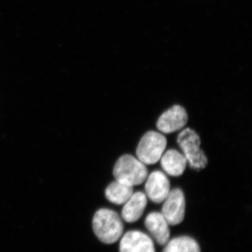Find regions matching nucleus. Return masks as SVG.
Returning a JSON list of instances; mask_svg holds the SVG:
<instances>
[{"label": "nucleus", "instance_id": "obj_1", "mask_svg": "<svg viewBox=\"0 0 252 252\" xmlns=\"http://www.w3.org/2000/svg\"><path fill=\"white\" fill-rule=\"evenodd\" d=\"M93 228L97 238L103 243H117L124 234V225L122 218L109 209H100L93 219Z\"/></svg>", "mask_w": 252, "mask_h": 252}, {"label": "nucleus", "instance_id": "obj_12", "mask_svg": "<svg viewBox=\"0 0 252 252\" xmlns=\"http://www.w3.org/2000/svg\"><path fill=\"white\" fill-rule=\"evenodd\" d=\"M133 193V187L116 180L106 189L105 196L111 203L116 205H124Z\"/></svg>", "mask_w": 252, "mask_h": 252}, {"label": "nucleus", "instance_id": "obj_8", "mask_svg": "<svg viewBox=\"0 0 252 252\" xmlns=\"http://www.w3.org/2000/svg\"><path fill=\"white\" fill-rule=\"evenodd\" d=\"M119 252H156L153 240L140 230H130L121 238Z\"/></svg>", "mask_w": 252, "mask_h": 252}, {"label": "nucleus", "instance_id": "obj_13", "mask_svg": "<svg viewBox=\"0 0 252 252\" xmlns=\"http://www.w3.org/2000/svg\"><path fill=\"white\" fill-rule=\"evenodd\" d=\"M164 246L162 252H201L198 242L189 236L177 237Z\"/></svg>", "mask_w": 252, "mask_h": 252}, {"label": "nucleus", "instance_id": "obj_3", "mask_svg": "<svg viewBox=\"0 0 252 252\" xmlns=\"http://www.w3.org/2000/svg\"><path fill=\"white\" fill-rule=\"evenodd\" d=\"M177 144L187 159V164L195 170H203L208 163V159L200 149V136L193 129L182 130L177 136Z\"/></svg>", "mask_w": 252, "mask_h": 252}, {"label": "nucleus", "instance_id": "obj_10", "mask_svg": "<svg viewBox=\"0 0 252 252\" xmlns=\"http://www.w3.org/2000/svg\"><path fill=\"white\" fill-rule=\"evenodd\" d=\"M124 205L122 211L123 220L127 223H135L144 214L147 205V195L143 192H135Z\"/></svg>", "mask_w": 252, "mask_h": 252}, {"label": "nucleus", "instance_id": "obj_2", "mask_svg": "<svg viewBox=\"0 0 252 252\" xmlns=\"http://www.w3.org/2000/svg\"><path fill=\"white\" fill-rule=\"evenodd\" d=\"M113 175L118 182L135 187L143 184L148 176V170L137 158L126 154L118 159L114 165Z\"/></svg>", "mask_w": 252, "mask_h": 252}, {"label": "nucleus", "instance_id": "obj_9", "mask_svg": "<svg viewBox=\"0 0 252 252\" xmlns=\"http://www.w3.org/2000/svg\"><path fill=\"white\" fill-rule=\"evenodd\" d=\"M144 225L156 243L164 246L170 240L169 223L160 212L149 213L144 220Z\"/></svg>", "mask_w": 252, "mask_h": 252}, {"label": "nucleus", "instance_id": "obj_11", "mask_svg": "<svg viewBox=\"0 0 252 252\" xmlns=\"http://www.w3.org/2000/svg\"><path fill=\"white\" fill-rule=\"evenodd\" d=\"M162 170L172 177H180L187 168V159L183 154L176 149L164 152L160 159Z\"/></svg>", "mask_w": 252, "mask_h": 252}, {"label": "nucleus", "instance_id": "obj_6", "mask_svg": "<svg viewBox=\"0 0 252 252\" xmlns=\"http://www.w3.org/2000/svg\"><path fill=\"white\" fill-rule=\"evenodd\" d=\"M188 114L183 107L175 105L162 113L157 121V127L164 134L182 130L188 122Z\"/></svg>", "mask_w": 252, "mask_h": 252}, {"label": "nucleus", "instance_id": "obj_4", "mask_svg": "<svg viewBox=\"0 0 252 252\" xmlns=\"http://www.w3.org/2000/svg\"><path fill=\"white\" fill-rule=\"evenodd\" d=\"M166 147L167 139L165 136L156 131H149L139 142L136 155L146 165H154L160 160Z\"/></svg>", "mask_w": 252, "mask_h": 252}, {"label": "nucleus", "instance_id": "obj_7", "mask_svg": "<svg viewBox=\"0 0 252 252\" xmlns=\"http://www.w3.org/2000/svg\"><path fill=\"white\" fill-rule=\"evenodd\" d=\"M145 193L147 198L155 203H161L170 191V182L164 172L156 170L147 176Z\"/></svg>", "mask_w": 252, "mask_h": 252}, {"label": "nucleus", "instance_id": "obj_5", "mask_svg": "<svg viewBox=\"0 0 252 252\" xmlns=\"http://www.w3.org/2000/svg\"><path fill=\"white\" fill-rule=\"evenodd\" d=\"M161 214L169 225H177L183 221L185 217L186 200L182 189L170 190L163 202Z\"/></svg>", "mask_w": 252, "mask_h": 252}]
</instances>
